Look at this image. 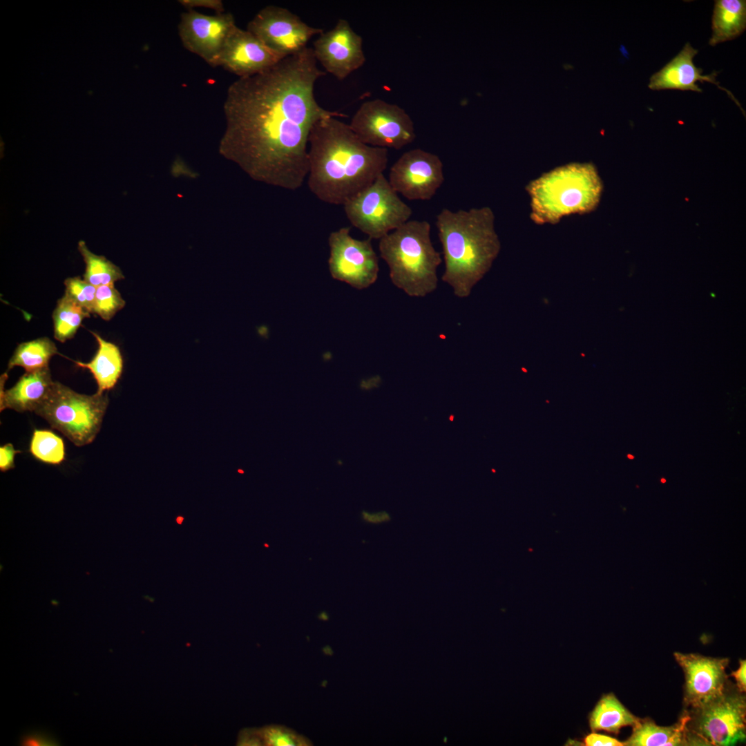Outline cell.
Instances as JSON below:
<instances>
[{"instance_id": "cell-35", "label": "cell", "mask_w": 746, "mask_h": 746, "mask_svg": "<svg viewBox=\"0 0 746 746\" xmlns=\"http://www.w3.org/2000/svg\"><path fill=\"white\" fill-rule=\"evenodd\" d=\"M731 675L734 678L736 682V687L740 691L745 693L746 690V661L745 660H740L739 668L733 671Z\"/></svg>"}, {"instance_id": "cell-2", "label": "cell", "mask_w": 746, "mask_h": 746, "mask_svg": "<svg viewBox=\"0 0 746 746\" xmlns=\"http://www.w3.org/2000/svg\"><path fill=\"white\" fill-rule=\"evenodd\" d=\"M336 117L318 120L308 139L307 186L323 202L344 205L383 173L388 151L362 142Z\"/></svg>"}, {"instance_id": "cell-3", "label": "cell", "mask_w": 746, "mask_h": 746, "mask_svg": "<svg viewBox=\"0 0 746 746\" xmlns=\"http://www.w3.org/2000/svg\"><path fill=\"white\" fill-rule=\"evenodd\" d=\"M495 219L488 207L455 211L445 208L436 216L445 265L441 280L458 298L470 295L499 254Z\"/></svg>"}, {"instance_id": "cell-30", "label": "cell", "mask_w": 746, "mask_h": 746, "mask_svg": "<svg viewBox=\"0 0 746 746\" xmlns=\"http://www.w3.org/2000/svg\"><path fill=\"white\" fill-rule=\"evenodd\" d=\"M178 2L186 10L205 8L214 10L216 13L224 12V4L221 0H179Z\"/></svg>"}, {"instance_id": "cell-5", "label": "cell", "mask_w": 746, "mask_h": 746, "mask_svg": "<svg viewBox=\"0 0 746 746\" xmlns=\"http://www.w3.org/2000/svg\"><path fill=\"white\" fill-rule=\"evenodd\" d=\"M526 191L531 220L538 224H554L564 216L593 211L600 202L602 183L593 164L571 163L531 181Z\"/></svg>"}, {"instance_id": "cell-13", "label": "cell", "mask_w": 746, "mask_h": 746, "mask_svg": "<svg viewBox=\"0 0 746 746\" xmlns=\"http://www.w3.org/2000/svg\"><path fill=\"white\" fill-rule=\"evenodd\" d=\"M236 27L230 12L208 15L187 10L180 15L178 32L186 50L213 67L227 39Z\"/></svg>"}, {"instance_id": "cell-24", "label": "cell", "mask_w": 746, "mask_h": 746, "mask_svg": "<svg viewBox=\"0 0 746 746\" xmlns=\"http://www.w3.org/2000/svg\"><path fill=\"white\" fill-rule=\"evenodd\" d=\"M242 741L245 745L308 746L312 742L306 737L285 726L271 725L261 728L244 729Z\"/></svg>"}, {"instance_id": "cell-34", "label": "cell", "mask_w": 746, "mask_h": 746, "mask_svg": "<svg viewBox=\"0 0 746 746\" xmlns=\"http://www.w3.org/2000/svg\"><path fill=\"white\" fill-rule=\"evenodd\" d=\"M361 517L365 522L376 524L387 522L391 519V517L389 513L385 510L376 513H369L365 510H363L361 513Z\"/></svg>"}, {"instance_id": "cell-1", "label": "cell", "mask_w": 746, "mask_h": 746, "mask_svg": "<svg viewBox=\"0 0 746 746\" xmlns=\"http://www.w3.org/2000/svg\"><path fill=\"white\" fill-rule=\"evenodd\" d=\"M325 75L307 46L233 82L223 104L226 150L255 177L286 190L299 189L308 173L312 128L325 117H346L316 99L315 84Z\"/></svg>"}, {"instance_id": "cell-10", "label": "cell", "mask_w": 746, "mask_h": 746, "mask_svg": "<svg viewBox=\"0 0 746 746\" xmlns=\"http://www.w3.org/2000/svg\"><path fill=\"white\" fill-rule=\"evenodd\" d=\"M329 269L332 276L357 289L373 285L379 271V258L371 239L358 240L350 227L332 231L329 236Z\"/></svg>"}, {"instance_id": "cell-9", "label": "cell", "mask_w": 746, "mask_h": 746, "mask_svg": "<svg viewBox=\"0 0 746 746\" xmlns=\"http://www.w3.org/2000/svg\"><path fill=\"white\" fill-rule=\"evenodd\" d=\"M349 126L364 144L399 150L413 142V121L399 106L381 99L364 102L354 114Z\"/></svg>"}, {"instance_id": "cell-17", "label": "cell", "mask_w": 746, "mask_h": 746, "mask_svg": "<svg viewBox=\"0 0 746 746\" xmlns=\"http://www.w3.org/2000/svg\"><path fill=\"white\" fill-rule=\"evenodd\" d=\"M698 52V50L693 48L690 43H686L676 57L650 77L649 88L655 90L677 89L701 93L702 89L696 82H711L727 92L741 108L732 93L720 86L716 79L717 72L714 71L711 74L703 75L702 70L695 66L693 60Z\"/></svg>"}, {"instance_id": "cell-15", "label": "cell", "mask_w": 746, "mask_h": 746, "mask_svg": "<svg viewBox=\"0 0 746 746\" xmlns=\"http://www.w3.org/2000/svg\"><path fill=\"white\" fill-rule=\"evenodd\" d=\"M673 656L685 673L683 702L687 709L703 706L724 693L729 682L728 658L680 652Z\"/></svg>"}, {"instance_id": "cell-32", "label": "cell", "mask_w": 746, "mask_h": 746, "mask_svg": "<svg viewBox=\"0 0 746 746\" xmlns=\"http://www.w3.org/2000/svg\"><path fill=\"white\" fill-rule=\"evenodd\" d=\"M21 452L16 450L12 443L0 447V470L6 472L15 468V456Z\"/></svg>"}, {"instance_id": "cell-33", "label": "cell", "mask_w": 746, "mask_h": 746, "mask_svg": "<svg viewBox=\"0 0 746 746\" xmlns=\"http://www.w3.org/2000/svg\"><path fill=\"white\" fill-rule=\"evenodd\" d=\"M584 745L586 746H622L624 742H620L616 738L603 734L593 732L587 735L584 739Z\"/></svg>"}, {"instance_id": "cell-12", "label": "cell", "mask_w": 746, "mask_h": 746, "mask_svg": "<svg viewBox=\"0 0 746 746\" xmlns=\"http://www.w3.org/2000/svg\"><path fill=\"white\" fill-rule=\"evenodd\" d=\"M388 180L397 193L409 200H430L444 182L443 164L434 153L411 149L392 165Z\"/></svg>"}, {"instance_id": "cell-4", "label": "cell", "mask_w": 746, "mask_h": 746, "mask_svg": "<svg viewBox=\"0 0 746 746\" xmlns=\"http://www.w3.org/2000/svg\"><path fill=\"white\" fill-rule=\"evenodd\" d=\"M427 220H410L379 240L381 258L392 284L408 296L423 298L438 287L441 257L430 238Z\"/></svg>"}, {"instance_id": "cell-14", "label": "cell", "mask_w": 746, "mask_h": 746, "mask_svg": "<svg viewBox=\"0 0 746 746\" xmlns=\"http://www.w3.org/2000/svg\"><path fill=\"white\" fill-rule=\"evenodd\" d=\"M312 48L317 62L340 81L362 67L366 60L361 36L344 19L318 35Z\"/></svg>"}, {"instance_id": "cell-16", "label": "cell", "mask_w": 746, "mask_h": 746, "mask_svg": "<svg viewBox=\"0 0 746 746\" xmlns=\"http://www.w3.org/2000/svg\"><path fill=\"white\" fill-rule=\"evenodd\" d=\"M249 30L238 26L227 39L213 67L220 66L238 77L260 73L285 58Z\"/></svg>"}, {"instance_id": "cell-25", "label": "cell", "mask_w": 746, "mask_h": 746, "mask_svg": "<svg viewBox=\"0 0 746 746\" xmlns=\"http://www.w3.org/2000/svg\"><path fill=\"white\" fill-rule=\"evenodd\" d=\"M77 248L85 263L83 279L90 284L98 287L114 285L116 281L124 278L119 267L105 256L93 253L84 241L79 240Z\"/></svg>"}, {"instance_id": "cell-36", "label": "cell", "mask_w": 746, "mask_h": 746, "mask_svg": "<svg viewBox=\"0 0 746 746\" xmlns=\"http://www.w3.org/2000/svg\"><path fill=\"white\" fill-rule=\"evenodd\" d=\"M182 520H183V518H182V517H178V518L177 519V522H178V524H181V523H182Z\"/></svg>"}, {"instance_id": "cell-31", "label": "cell", "mask_w": 746, "mask_h": 746, "mask_svg": "<svg viewBox=\"0 0 746 746\" xmlns=\"http://www.w3.org/2000/svg\"><path fill=\"white\" fill-rule=\"evenodd\" d=\"M21 745L24 746H51L57 745V741L42 732H32L24 736Z\"/></svg>"}, {"instance_id": "cell-21", "label": "cell", "mask_w": 746, "mask_h": 746, "mask_svg": "<svg viewBox=\"0 0 746 746\" xmlns=\"http://www.w3.org/2000/svg\"><path fill=\"white\" fill-rule=\"evenodd\" d=\"M746 28L745 0H717L711 17L712 35L709 44L714 46L740 36Z\"/></svg>"}, {"instance_id": "cell-22", "label": "cell", "mask_w": 746, "mask_h": 746, "mask_svg": "<svg viewBox=\"0 0 746 746\" xmlns=\"http://www.w3.org/2000/svg\"><path fill=\"white\" fill-rule=\"evenodd\" d=\"M640 718L631 714L613 694L604 695L589 715L593 732L604 730L618 734L626 726L635 725Z\"/></svg>"}, {"instance_id": "cell-8", "label": "cell", "mask_w": 746, "mask_h": 746, "mask_svg": "<svg viewBox=\"0 0 746 746\" xmlns=\"http://www.w3.org/2000/svg\"><path fill=\"white\" fill-rule=\"evenodd\" d=\"M345 215L370 239H381L410 220L412 210L392 189L383 173L347 201Z\"/></svg>"}, {"instance_id": "cell-27", "label": "cell", "mask_w": 746, "mask_h": 746, "mask_svg": "<svg viewBox=\"0 0 746 746\" xmlns=\"http://www.w3.org/2000/svg\"><path fill=\"white\" fill-rule=\"evenodd\" d=\"M30 452L37 459L46 463L58 465L65 459L63 439L48 430H35Z\"/></svg>"}, {"instance_id": "cell-18", "label": "cell", "mask_w": 746, "mask_h": 746, "mask_svg": "<svg viewBox=\"0 0 746 746\" xmlns=\"http://www.w3.org/2000/svg\"><path fill=\"white\" fill-rule=\"evenodd\" d=\"M8 378L6 372L1 376L0 410L6 408L19 412H35L48 395L54 381L49 367L26 372L11 388L4 390Z\"/></svg>"}, {"instance_id": "cell-23", "label": "cell", "mask_w": 746, "mask_h": 746, "mask_svg": "<svg viewBox=\"0 0 746 746\" xmlns=\"http://www.w3.org/2000/svg\"><path fill=\"white\" fill-rule=\"evenodd\" d=\"M59 354L56 345L50 338L41 337L20 343L8 363L6 372L15 366L26 372H32L48 367L50 358Z\"/></svg>"}, {"instance_id": "cell-26", "label": "cell", "mask_w": 746, "mask_h": 746, "mask_svg": "<svg viewBox=\"0 0 746 746\" xmlns=\"http://www.w3.org/2000/svg\"><path fill=\"white\" fill-rule=\"evenodd\" d=\"M90 313L64 295L57 303L52 312L54 337L61 343L73 338L83 320Z\"/></svg>"}, {"instance_id": "cell-29", "label": "cell", "mask_w": 746, "mask_h": 746, "mask_svg": "<svg viewBox=\"0 0 746 746\" xmlns=\"http://www.w3.org/2000/svg\"><path fill=\"white\" fill-rule=\"evenodd\" d=\"M64 284V294L93 314L97 287L79 276L67 278Z\"/></svg>"}, {"instance_id": "cell-28", "label": "cell", "mask_w": 746, "mask_h": 746, "mask_svg": "<svg viewBox=\"0 0 746 746\" xmlns=\"http://www.w3.org/2000/svg\"><path fill=\"white\" fill-rule=\"evenodd\" d=\"M125 305V300L114 285L97 287L93 314L104 321L111 320Z\"/></svg>"}, {"instance_id": "cell-11", "label": "cell", "mask_w": 746, "mask_h": 746, "mask_svg": "<svg viewBox=\"0 0 746 746\" xmlns=\"http://www.w3.org/2000/svg\"><path fill=\"white\" fill-rule=\"evenodd\" d=\"M247 30L273 50L288 57L307 47L323 30L310 26L285 8L269 5L249 21Z\"/></svg>"}, {"instance_id": "cell-7", "label": "cell", "mask_w": 746, "mask_h": 746, "mask_svg": "<svg viewBox=\"0 0 746 746\" xmlns=\"http://www.w3.org/2000/svg\"><path fill=\"white\" fill-rule=\"evenodd\" d=\"M686 711L687 745L728 746L745 740V696L730 682L720 697Z\"/></svg>"}, {"instance_id": "cell-20", "label": "cell", "mask_w": 746, "mask_h": 746, "mask_svg": "<svg viewBox=\"0 0 746 746\" xmlns=\"http://www.w3.org/2000/svg\"><path fill=\"white\" fill-rule=\"evenodd\" d=\"M689 715L686 711L679 721L672 726H659L650 718L640 719L633 726L631 736L624 742L627 746H678L687 745L686 723Z\"/></svg>"}, {"instance_id": "cell-6", "label": "cell", "mask_w": 746, "mask_h": 746, "mask_svg": "<svg viewBox=\"0 0 746 746\" xmlns=\"http://www.w3.org/2000/svg\"><path fill=\"white\" fill-rule=\"evenodd\" d=\"M108 405L106 393L82 394L54 381L35 412L75 446H83L95 439Z\"/></svg>"}, {"instance_id": "cell-19", "label": "cell", "mask_w": 746, "mask_h": 746, "mask_svg": "<svg viewBox=\"0 0 746 746\" xmlns=\"http://www.w3.org/2000/svg\"><path fill=\"white\" fill-rule=\"evenodd\" d=\"M98 343L95 355L90 362L74 361L76 365L86 368L92 373L97 384L98 394L114 388L123 369V359L118 347L91 332Z\"/></svg>"}]
</instances>
